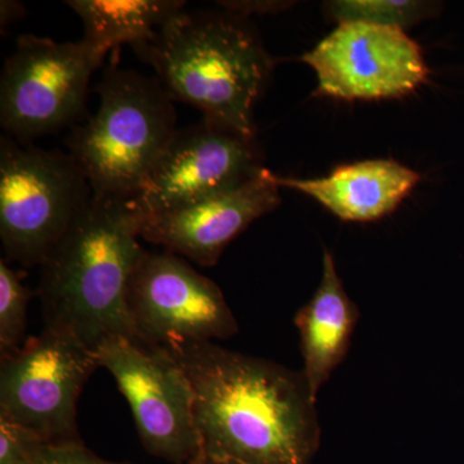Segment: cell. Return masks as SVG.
<instances>
[{
  "instance_id": "52a82bcc",
  "label": "cell",
  "mask_w": 464,
  "mask_h": 464,
  "mask_svg": "<svg viewBox=\"0 0 464 464\" xmlns=\"http://www.w3.org/2000/svg\"><path fill=\"white\" fill-rule=\"evenodd\" d=\"M105 57L84 41L21 35L0 76V124L26 143L74 123L83 112L94 70Z\"/></svg>"
},
{
  "instance_id": "8992f818",
  "label": "cell",
  "mask_w": 464,
  "mask_h": 464,
  "mask_svg": "<svg viewBox=\"0 0 464 464\" xmlns=\"http://www.w3.org/2000/svg\"><path fill=\"white\" fill-rule=\"evenodd\" d=\"M94 355L127 399L148 453L174 464H188L203 454L194 389L167 347L114 337Z\"/></svg>"
},
{
  "instance_id": "8fae6325",
  "label": "cell",
  "mask_w": 464,
  "mask_h": 464,
  "mask_svg": "<svg viewBox=\"0 0 464 464\" xmlns=\"http://www.w3.org/2000/svg\"><path fill=\"white\" fill-rule=\"evenodd\" d=\"M262 169L255 140L203 121L177 130L133 201L146 218L239 188Z\"/></svg>"
},
{
  "instance_id": "7c38bea8",
  "label": "cell",
  "mask_w": 464,
  "mask_h": 464,
  "mask_svg": "<svg viewBox=\"0 0 464 464\" xmlns=\"http://www.w3.org/2000/svg\"><path fill=\"white\" fill-rule=\"evenodd\" d=\"M279 190L274 173L264 168L239 188L146 217L141 239L161 246L186 261L210 267L234 237L280 206Z\"/></svg>"
},
{
  "instance_id": "6da1fadb",
  "label": "cell",
  "mask_w": 464,
  "mask_h": 464,
  "mask_svg": "<svg viewBox=\"0 0 464 464\" xmlns=\"http://www.w3.org/2000/svg\"><path fill=\"white\" fill-rule=\"evenodd\" d=\"M195 393L203 453L212 462L311 464L320 444L316 400L304 373L213 342L168 348Z\"/></svg>"
},
{
  "instance_id": "44dd1931",
  "label": "cell",
  "mask_w": 464,
  "mask_h": 464,
  "mask_svg": "<svg viewBox=\"0 0 464 464\" xmlns=\"http://www.w3.org/2000/svg\"><path fill=\"white\" fill-rule=\"evenodd\" d=\"M25 14L26 11L23 3L14 2V0H2L0 2V26H2V29L25 17Z\"/></svg>"
},
{
  "instance_id": "30bf717a",
  "label": "cell",
  "mask_w": 464,
  "mask_h": 464,
  "mask_svg": "<svg viewBox=\"0 0 464 464\" xmlns=\"http://www.w3.org/2000/svg\"><path fill=\"white\" fill-rule=\"evenodd\" d=\"M301 61L316 72L319 93L347 101L406 96L430 72L404 30L368 23L340 24Z\"/></svg>"
},
{
  "instance_id": "3957f363",
  "label": "cell",
  "mask_w": 464,
  "mask_h": 464,
  "mask_svg": "<svg viewBox=\"0 0 464 464\" xmlns=\"http://www.w3.org/2000/svg\"><path fill=\"white\" fill-rule=\"evenodd\" d=\"M133 50L154 67L173 100L199 110L204 121L255 140L253 110L274 60L244 17L183 9L151 42Z\"/></svg>"
},
{
  "instance_id": "e0dca14e",
  "label": "cell",
  "mask_w": 464,
  "mask_h": 464,
  "mask_svg": "<svg viewBox=\"0 0 464 464\" xmlns=\"http://www.w3.org/2000/svg\"><path fill=\"white\" fill-rule=\"evenodd\" d=\"M32 293L5 259L0 261V351L2 356L20 348L26 329Z\"/></svg>"
},
{
  "instance_id": "7402d4cb",
  "label": "cell",
  "mask_w": 464,
  "mask_h": 464,
  "mask_svg": "<svg viewBox=\"0 0 464 464\" xmlns=\"http://www.w3.org/2000/svg\"><path fill=\"white\" fill-rule=\"evenodd\" d=\"M188 464H212L209 462V460L207 459L206 456H204V453L201 454L200 457H198L197 459L192 460V462Z\"/></svg>"
},
{
  "instance_id": "277c9868",
  "label": "cell",
  "mask_w": 464,
  "mask_h": 464,
  "mask_svg": "<svg viewBox=\"0 0 464 464\" xmlns=\"http://www.w3.org/2000/svg\"><path fill=\"white\" fill-rule=\"evenodd\" d=\"M100 105L66 146L96 197L133 199L177 132L173 97L159 79L110 66Z\"/></svg>"
},
{
  "instance_id": "2e32d148",
  "label": "cell",
  "mask_w": 464,
  "mask_h": 464,
  "mask_svg": "<svg viewBox=\"0 0 464 464\" xmlns=\"http://www.w3.org/2000/svg\"><path fill=\"white\" fill-rule=\"evenodd\" d=\"M439 8L438 3L411 0H337L326 3L329 16L338 24L368 23L402 30L433 16Z\"/></svg>"
},
{
  "instance_id": "603a6c76",
  "label": "cell",
  "mask_w": 464,
  "mask_h": 464,
  "mask_svg": "<svg viewBox=\"0 0 464 464\" xmlns=\"http://www.w3.org/2000/svg\"><path fill=\"white\" fill-rule=\"evenodd\" d=\"M209 460V459H208ZM210 463L212 464H237V463H230V462H212V460H209Z\"/></svg>"
},
{
  "instance_id": "4fadbf2b",
  "label": "cell",
  "mask_w": 464,
  "mask_h": 464,
  "mask_svg": "<svg viewBox=\"0 0 464 464\" xmlns=\"http://www.w3.org/2000/svg\"><path fill=\"white\" fill-rule=\"evenodd\" d=\"M280 188L297 190L348 222H372L390 215L409 197L420 176L389 159L357 161L323 179H304L274 174Z\"/></svg>"
},
{
  "instance_id": "9c48e42d",
  "label": "cell",
  "mask_w": 464,
  "mask_h": 464,
  "mask_svg": "<svg viewBox=\"0 0 464 464\" xmlns=\"http://www.w3.org/2000/svg\"><path fill=\"white\" fill-rule=\"evenodd\" d=\"M128 307L141 341L157 346L227 340L239 332L218 285L169 252H146L140 259Z\"/></svg>"
},
{
  "instance_id": "7a4b0ae2",
  "label": "cell",
  "mask_w": 464,
  "mask_h": 464,
  "mask_svg": "<svg viewBox=\"0 0 464 464\" xmlns=\"http://www.w3.org/2000/svg\"><path fill=\"white\" fill-rule=\"evenodd\" d=\"M143 222L133 199L92 197L39 266L45 328L72 334L93 353L110 338L141 341L128 286L148 252L140 244Z\"/></svg>"
},
{
  "instance_id": "ffe728a7",
  "label": "cell",
  "mask_w": 464,
  "mask_h": 464,
  "mask_svg": "<svg viewBox=\"0 0 464 464\" xmlns=\"http://www.w3.org/2000/svg\"><path fill=\"white\" fill-rule=\"evenodd\" d=\"M218 5L226 12L246 17V14L258 12V14H268V12L282 11L285 8L286 3L283 2H218Z\"/></svg>"
},
{
  "instance_id": "5b68a950",
  "label": "cell",
  "mask_w": 464,
  "mask_h": 464,
  "mask_svg": "<svg viewBox=\"0 0 464 464\" xmlns=\"http://www.w3.org/2000/svg\"><path fill=\"white\" fill-rule=\"evenodd\" d=\"M92 197L69 152L0 141V237L12 261L41 266Z\"/></svg>"
},
{
  "instance_id": "ba28073f",
  "label": "cell",
  "mask_w": 464,
  "mask_h": 464,
  "mask_svg": "<svg viewBox=\"0 0 464 464\" xmlns=\"http://www.w3.org/2000/svg\"><path fill=\"white\" fill-rule=\"evenodd\" d=\"M96 368L93 351L44 326L25 346L2 356L0 415L48 444L81 442L78 401Z\"/></svg>"
},
{
  "instance_id": "9a60e30c",
  "label": "cell",
  "mask_w": 464,
  "mask_h": 464,
  "mask_svg": "<svg viewBox=\"0 0 464 464\" xmlns=\"http://www.w3.org/2000/svg\"><path fill=\"white\" fill-rule=\"evenodd\" d=\"M179 0H69L84 25L82 41L106 57L109 51L151 42L170 18L183 11Z\"/></svg>"
},
{
  "instance_id": "ac0fdd59",
  "label": "cell",
  "mask_w": 464,
  "mask_h": 464,
  "mask_svg": "<svg viewBox=\"0 0 464 464\" xmlns=\"http://www.w3.org/2000/svg\"><path fill=\"white\" fill-rule=\"evenodd\" d=\"M47 442L0 415V464H32Z\"/></svg>"
},
{
  "instance_id": "5bb4252c",
  "label": "cell",
  "mask_w": 464,
  "mask_h": 464,
  "mask_svg": "<svg viewBox=\"0 0 464 464\" xmlns=\"http://www.w3.org/2000/svg\"><path fill=\"white\" fill-rule=\"evenodd\" d=\"M357 320L359 310L343 288L332 253L325 249L319 289L295 319L301 334L302 373L314 400L346 357Z\"/></svg>"
},
{
  "instance_id": "d6986e66",
  "label": "cell",
  "mask_w": 464,
  "mask_h": 464,
  "mask_svg": "<svg viewBox=\"0 0 464 464\" xmlns=\"http://www.w3.org/2000/svg\"><path fill=\"white\" fill-rule=\"evenodd\" d=\"M32 464H130L116 463L102 459L92 453L81 442H63V444H44Z\"/></svg>"
}]
</instances>
